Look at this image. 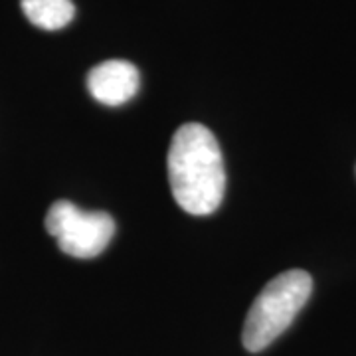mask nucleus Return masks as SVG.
Wrapping results in <instances>:
<instances>
[{"instance_id":"obj_1","label":"nucleus","mask_w":356,"mask_h":356,"mask_svg":"<svg viewBox=\"0 0 356 356\" xmlns=\"http://www.w3.org/2000/svg\"><path fill=\"white\" fill-rule=\"evenodd\" d=\"M168 182L184 212L194 216L216 212L226 192V168L210 129L200 123L177 129L168 149Z\"/></svg>"},{"instance_id":"obj_2","label":"nucleus","mask_w":356,"mask_h":356,"mask_svg":"<svg viewBox=\"0 0 356 356\" xmlns=\"http://www.w3.org/2000/svg\"><path fill=\"white\" fill-rule=\"evenodd\" d=\"M313 293V277L303 269H289L267 283L255 297L243 323L245 350L259 353L289 329Z\"/></svg>"},{"instance_id":"obj_3","label":"nucleus","mask_w":356,"mask_h":356,"mask_svg":"<svg viewBox=\"0 0 356 356\" xmlns=\"http://www.w3.org/2000/svg\"><path fill=\"white\" fill-rule=\"evenodd\" d=\"M46 229L64 254L88 259L109 245L115 220L105 212H83L70 200H58L48 210Z\"/></svg>"},{"instance_id":"obj_4","label":"nucleus","mask_w":356,"mask_h":356,"mask_svg":"<svg viewBox=\"0 0 356 356\" xmlns=\"http://www.w3.org/2000/svg\"><path fill=\"white\" fill-rule=\"evenodd\" d=\"M139 70L125 60H107L95 65L88 76V89L103 105L117 107L127 103L139 91Z\"/></svg>"},{"instance_id":"obj_5","label":"nucleus","mask_w":356,"mask_h":356,"mask_svg":"<svg viewBox=\"0 0 356 356\" xmlns=\"http://www.w3.org/2000/svg\"><path fill=\"white\" fill-rule=\"evenodd\" d=\"M26 18L42 30H62L74 20L76 6L72 0H20Z\"/></svg>"}]
</instances>
